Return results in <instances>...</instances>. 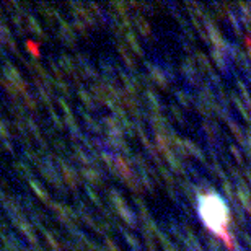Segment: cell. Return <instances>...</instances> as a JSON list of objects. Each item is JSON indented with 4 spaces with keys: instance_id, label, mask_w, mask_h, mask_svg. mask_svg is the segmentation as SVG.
<instances>
[{
    "instance_id": "1",
    "label": "cell",
    "mask_w": 251,
    "mask_h": 251,
    "mask_svg": "<svg viewBox=\"0 0 251 251\" xmlns=\"http://www.w3.org/2000/svg\"><path fill=\"white\" fill-rule=\"evenodd\" d=\"M201 217L214 232L222 233L227 225V207L217 194H207L201 199Z\"/></svg>"
}]
</instances>
